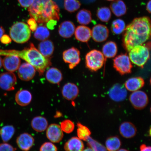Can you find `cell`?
<instances>
[{
    "mask_svg": "<svg viewBox=\"0 0 151 151\" xmlns=\"http://www.w3.org/2000/svg\"><path fill=\"white\" fill-rule=\"evenodd\" d=\"M123 42L128 52L136 46L142 45L150 39L151 21L148 17L136 18L124 30Z\"/></svg>",
    "mask_w": 151,
    "mask_h": 151,
    "instance_id": "obj_1",
    "label": "cell"
},
{
    "mask_svg": "<svg viewBox=\"0 0 151 151\" xmlns=\"http://www.w3.org/2000/svg\"><path fill=\"white\" fill-rule=\"evenodd\" d=\"M0 55L18 56L33 66L40 75H43L47 68L51 65L50 60L41 54L32 43L30 44L29 48L21 51L0 50Z\"/></svg>",
    "mask_w": 151,
    "mask_h": 151,
    "instance_id": "obj_2",
    "label": "cell"
},
{
    "mask_svg": "<svg viewBox=\"0 0 151 151\" xmlns=\"http://www.w3.org/2000/svg\"><path fill=\"white\" fill-rule=\"evenodd\" d=\"M28 11L30 17L40 24L60 19V9L52 0H34L33 4L28 7Z\"/></svg>",
    "mask_w": 151,
    "mask_h": 151,
    "instance_id": "obj_3",
    "label": "cell"
},
{
    "mask_svg": "<svg viewBox=\"0 0 151 151\" xmlns=\"http://www.w3.org/2000/svg\"><path fill=\"white\" fill-rule=\"evenodd\" d=\"M9 35L11 39L15 42L24 43L29 40L31 37V31L27 24L19 22L13 24L11 27Z\"/></svg>",
    "mask_w": 151,
    "mask_h": 151,
    "instance_id": "obj_4",
    "label": "cell"
},
{
    "mask_svg": "<svg viewBox=\"0 0 151 151\" xmlns=\"http://www.w3.org/2000/svg\"><path fill=\"white\" fill-rule=\"evenodd\" d=\"M129 52L131 62L141 68L144 67L150 58V49L146 45H138L134 47Z\"/></svg>",
    "mask_w": 151,
    "mask_h": 151,
    "instance_id": "obj_5",
    "label": "cell"
},
{
    "mask_svg": "<svg viewBox=\"0 0 151 151\" xmlns=\"http://www.w3.org/2000/svg\"><path fill=\"white\" fill-rule=\"evenodd\" d=\"M105 61V57L102 52L97 50L91 51L86 56V67L92 71H96L101 68Z\"/></svg>",
    "mask_w": 151,
    "mask_h": 151,
    "instance_id": "obj_6",
    "label": "cell"
},
{
    "mask_svg": "<svg viewBox=\"0 0 151 151\" xmlns=\"http://www.w3.org/2000/svg\"><path fill=\"white\" fill-rule=\"evenodd\" d=\"M113 66L122 75L131 73L133 67L129 57L126 54H122L116 57L113 60Z\"/></svg>",
    "mask_w": 151,
    "mask_h": 151,
    "instance_id": "obj_7",
    "label": "cell"
},
{
    "mask_svg": "<svg viewBox=\"0 0 151 151\" xmlns=\"http://www.w3.org/2000/svg\"><path fill=\"white\" fill-rule=\"evenodd\" d=\"M129 99L134 108L138 110L144 109L149 102L147 94L141 91L137 90L133 92L130 95Z\"/></svg>",
    "mask_w": 151,
    "mask_h": 151,
    "instance_id": "obj_8",
    "label": "cell"
},
{
    "mask_svg": "<svg viewBox=\"0 0 151 151\" xmlns=\"http://www.w3.org/2000/svg\"><path fill=\"white\" fill-rule=\"evenodd\" d=\"M80 51L75 47H72L63 53V58L66 63L69 64V68L72 69L78 65L81 61Z\"/></svg>",
    "mask_w": 151,
    "mask_h": 151,
    "instance_id": "obj_9",
    "label": "cell"
},
{
    "mask_svg": "<svg viewBox=\"0 0 151 151\" xmlns=\"http://www.w3.org/2000/svg\"><path fill=\"white\" fill-rule=\"evenodd\" d=\"M17 78L14 73L11 72L1 73L0 75V88L7 91L15 89Z\"/></svg>",
    "mask_w": 151,
    "mask_h": 151,
    "instance_id": "obj_10",
    "label": "cell"
},
{
    "mask_svg": "<svg viewBox=\"0 0 151 151\" xmlns=\"http://www.w3.org/2000/svg\"><path fill=\"white\" fill-rule=\"evenodd\" d=\"M109 95L113 101L117 102L123 101L127 98V90L124 85L115 84L109 90Z\"/></svg>",
    "mask_w": 151,
    "mask_h": 151,
    "instance_id": "obj_11",
    "label": "cell"
},
{
    "mask_svg": "<svg viewBox=\"0 0 151 151\" xmlns=\"http://www.w3.org/2000/svg\"><path fill=\"white\" fill-rule=\"evenodd\" d=\"M46 136L52 142L58 143L63 137V133L60 125L52 124L48 126L46 129Z\"/></svg>",
    "mask_w": 151,
    "mask_h": 151,
    "instance_id": "obj_12",
    "label": "cell"
},
{
    "mask_svg": "<svg viewBox=\"0 0 151 151\" xmlns=\"http://www.w3.org/2000/svg\"><path fill=\"white\" fill-rule=\"evenodd\" d=\"M109 35V31L106 26L98 24L94 26L91 31V37L97 42H101L106 40Z\"/></svg>",
    "mask_w": 151,
    "mask_h": 151,
    "instance_id": "obj_13",
    "label": "cell"
},
{
    "mask_svg": "<svg viewBox=\"0 0 151 151\" xmlns=\"http://www.w3.org/2000/svg\"><path fill=\"white\" fill-rule=\"evenodd\" d=\"M35 68L28 63L22 64L18 69V77L21 80L23 81L31 80L35 76Z\"/></svg>",
    "mask_w": 151,
    "mask_h": 151,
    "instance_id": "obj_14",
    "label": "cell"
},
{
    "mask_svg": "<svg viewBox=\"0 0 151 151\" xmlns=\"http://www.w3.org/2000/svg\"><path fill=\"white\" fill-rule=\"evenodd\" d=\"M17 144L19 148L24 151H29L35 143V139L31 135L23 133L19 136L17 139Z\"/></svg>",
    "mask_w": 151,
    "mask_h": 151,
    "instance_id": "obj_15",
    "label": "cell"
},
{
    "mask_svg": "<svg viewBox=\"0 0 151 151\" xmlns=\"http://www.w3.org/2000/svg\"><path fill=\"white\" fill-rule=\"evenodd\" d=\"M6 56L3 60V65L5 69L11 72L18 70L20 65V58L16 55Z\"/></svg>",
    "mask_w": 151,
    "mask_h": 151,
    "instance_id": "obj_16",
    "label": "cell"
},
{
    "mask_svg": "<svg viewBox=\"0 0 151 151\" xmlns=\"http://www.w3.org/2000/svg\"><path fill=\"white\" fill-rule=\"evenodd\" d=\"M79 90L76 85L71 83L66 84L62 88V93L63 97L68 101H73L77 97Z\"/></svg>",
    "mask_w": 151,
    "mask_h": 151,
    "instance_id": "obj_17",
    "label": "cell"
},
{
    "mask_svg": "<svg viewBox=\"0 0 151 151\" xmlns=\"http://www.w3.org/2000/svg\"><path fill=\"white\" fill-rule=\"evenodd\" d=\"M120 134L125 138L130 139L135 136L137 129L135 126L130 122H124L120 124L119 128Z\"/></svg>",
    "mask_w": 151,
    "mask_h": 151,
    "instance_id": "obj_18",
    "label": "cell"
},
{
    "mask_svg": "<svg viewBox=\"0 0 151 151\" xmlns=\"http://www.w3.org/2000/svg\"><path fill=\"white\" fill-rule=\"evenodd\" d=\"M75 30V24L70 21L62 22L58 28V33L62 37L69 38L74 35Z\"/></svg>",
    "mask_w": 151,
    "mask_h": 151,
    "instance_id": "obj_19",
    "label": "cell"
},
{
    "mask_svg": "<svg viewBox=\"0 0 151 151\" xmlns=\"http://www.w3.org/2000/svg\"><path fill=\"white\" fill-rule=\"evenodd\" d=\"M76 38L83 42H87L91 37V31L89 27L84 25L79 26L75 32Z\"/></svg>",
    "mask_w": 151,
    "mask_h": 151,
    "instance_id": "obj_20",
    "label": "cell"
},
{
    "mask_svg": "<svg viewBox=\"0 0 151 151\" xmlns=\"http://www.w3.org/2000/svg\"><path fill=\"white\" fill-rule=\"evenodd\" d=\"M32 96L29 91L26 90H19L15 96V101L17 104L22 106H26L31 103Z\"/></svg>",
    "mask_w": 151,
    "mask_h": 151,
    "instance_id": "obj_21",
    "label": "cell"
},
{
    "mask_svg": "<svg viewBox=\"0 0 151 151\" xmlns=\"http://www.w3.org/2000/svg\"><path fill=\"white\" fill-rule=\"evenodd\" d=\"M84 148L83 141L77 137L71 138L64 145V149L65 151H82Z\"/></svg>",
    "mask_w": 151,
    "mask_h": 151,
    "instance_id": "obj_22",
    "label": "cell"
},
{
    "mask_svg": "<svg viewBox=\"0 0 151 151\" xmlns=\"http://www.w3.org/2000/svg\"><path fill=\"white\" fill-rule=\"evenodd\" d=\"M144 79L141 77L130 78L126 81L124 86L126 89L131 92H134L142 88L145 85Z\"/></svg>",
    "mask_w": 151,
    "mask_h": 151,
    "instance_id": "obj_23",
    "label": "cell"
},
{
    "mask_svg": "<svg viewBox=\"0 0 151 151\" xmlns=\"http://www.w3.org/2000/svg\"><path fill=\"white\" fill-rule=\"evenodd\" d=\"M38 49L41 54L45 57L48 58L53 53L54 46L52 41L46 40L39 43Z\"/></svg>",
    "mask_w": 151,
    "mask_h": 151,
    "instance_id": "obj_24",
    "label": "cell"
},
{
    "mask_svg": "<svg viewBox=\"0 0 151 151\" xmlns=\"http://www.w3.org/2000/svg\"><path fill=\"white\" fill-rule=\"evenodd\" d=\"M46 77L47 81L52 84H58L63 79L61 72L55 68H51L47 70Z\"/></svg>",
    "mask_w": 151,
    "mask_h": 151,
    "instance_id": "obj_25",
    "label": "cell"
},
{
    "mask_svg": "<svg viewBox=\"0 0 151 151\" xmlns=\"http://www.w3.org/2000/svg\"><path fill=\"white\" fill-rule=\"evenodd\" d=\"M32 127L35 131L42 132L46 130L48 127V122L46 118L42 116L34 118L31 122Z\"/></svg>",
    "mask_w": 151,
    "mask_h": 151,
    "instance_id": "obj_26",
    "label": "cell"
},
{
    "mask_svg": "<svg viewBox=\"0 0 151 151\" xmlns=\"http://www.w3.org/2000/svg\"><path fill=\"white\" fill-rule=\"evenodd\" d=\"M110 7L112 12L117 17L123 16L127 12V7L122 0L114 1L111 4Z\"/></svg>",
    "mask_w": 151,
    "mask_h": 151,
    "instance_id": "obj_27",
    "label": "cell"
},
{
    "mask_svg": "<svg viewBox=\"0 0 151 151\" xmlns=\"http://www.w3.org/2000/svg\"><path fill=\"white\" fill-rule=\"evenodd\" d=\"M117 52V46L116 43L113 41H109L103 46L102 53L105 58H114L116 55Z\"/></svg>",
    "mask_w": 151,
    "mask_h": 151,
    "instance_id": "obj_28",
    "label": "cell"
},
{
    "mask_svg": "<svg viewBox=\"0 0 151 151\" xmlns=\"http://www.w3.org/2000/svg\"><path fill=\"white\" fill-rule=\"evenodd\" d=\"M105 145L107 150L117 151L121 146L122 142L118 137H111L107 139Z\"/></svg>",
    "mask_w": 151,
    "mask_h": 151,
    "instance_id": "obj_29",
    "label": "cell"
},
{
    "mask_svg": "<svg viewBox=\"0 0 151 151\" xmlns=\"http://www.w3.org/2000/svg\"><path fill=\"white\" fill-rule=\"evenodd\" d=\"M76 19L79 24L82 25H87L91 22V13L87 9H82L77 13Z\"/></svg>",
    "mask_w": 151,
    "mask_h": 151,
    "instance_id": "obj_30",
    "label": "cell"
},
{
    "mask_svg": "<svg viewBox=\"0 0 151 151\" xmlns=\"http://www.w3.org/2000/svg\"><path fill=\"white\" fill-rule=\"evenodd\" d=\"M15 132V128L13 126H5L0 128V137L4 142H7L12 138Z\"/></svg>",
    "mask_w": 151,
    "mask_h": 151,
    "instance_id": "obj_31",
    "label": "cell"
},
{
    "mask_svg": "<svg viewBox=\"0 0 151 151\" xmlns=\"http://www.w3.org/2000/svg\"><path fill=\"white\" fill-rule=\"evenodd\" d=\"M50 36V32L48 28L44 26H40L36 29L34 37L40 41H44L48 39Z\"/></svg>",
    "mask_w": 151,
    "mask_h": 151,
    "instance_id": "obj_32",
    "label": "cell"
},
{
    "mask_svg": "<svg viewBox=\"0 0 151 151\" xmlns=\"http://www.w3.org/2000/svg\"><path fill=\"white\" fill-rule=\"evenodd\" d=\"M125 22L121 19H116L112 22L111 29L112 32L116 35H120L125 30Z\"/></svg>",
    "mask_w": 151,
    "mask_h": 151,
    "instance_id": "obj_33",
    "label": "cell"
},
{
    "mask_svg": "<svg viewBox=\"0 0 151 151\" xmlns=\"http://www.w3.org/2000/svg\"><path fill=\"white\" fill-rule=\"evenodd\" d=\"M97 16L101 21L105 22H108L111 17L110 9L106 7H101L98 9Z\"/></svg>",
    "mask_w": 151,
    "mask_h": 151,
    "instance_id": "obj_34",
    "label": "cell"
},
{
    "mask_svg": "<svg viewBox=\"0 0 151 151\" xmlns=\"http://www.w3.org/2000/svg\"><path fill=\"white\" fill-rule=\"evenodd\" d=\"M77 135L81 140L86 141L88 137L90 136L91 132L86 126L83 125L80 122L77 124Z\"/></svg>",
    "mask_w": 151,
    "mask_h": 151,
    "instance_id": "obj_35",
    "label": "cell"
},
{
    "mask_svg": "<svg viewBox=\"0 0 151 151\" xmlns=\"http://www.w3.org/2000/svg\"><path fill=\"white\" fill-rule=\"evenodd\" d=\"M81 4L78 0H65V9L70 12H73L80 9Z\"/></svg>",
    "mask_w": 151,
    "mask_h": 151,
    "instance_id": "obj_36",
    "label": "cell"
},
{
    "mask_svg": "<svg viewBox=\"0 0 151 151\" xmlns=\"http://www.w3.org/2000/svg\"><path fill=\"white\" fill-rule=\"evenodd\" d=\"M86 141L88 146L91 148L94 151H107L104 146L90 136L88 137Z\"/></svg>",
    "mask_w": 151,
    "mask_h": 151,
    "instance_id": "obj_37",
    "label": "cell"
},
{
    "mask_svg": "<svg viewBox=\"0 0 151 151\" xmlns=\"http://www.w3.org/2000/svg\"><path fill=\"white\" fill-rule=\"evenodd\" d=\"M60 126L63 132L68 134L72 133L75 128L74 123L70 120L63 121L60 124Z\"/></svg>",
    "mask_w": 151,
    "mask_h": 151,
    "instance_id": "obj_38",
    "label": "cell"
},
{
    "mask_svg": "<svg viewBox=\"0 0 151 151\" xmlns=\"http://www.w3.org/2000/svg\"><path fill=\"white\" fill-rule=\"evenodd\" d=\"M40 151H58V148L52 142H46L41 146Z\"/></svg>",
    "mask_w": 151,
    "mask_h": 151,
    "instance_id": "obj_39",
    "label": "cell"
},
{
    "mask_svg": "<svg viewBox=\"0 0 151 151\" xmlns=\"http://www.w3.org/2000/svg\"><path fill=\"white\" fill-rule=\"evenodd\" d=\"M0 151H16V149L9 143H4L0 144Z\"/></svg>",
    "mask_w": 151,
    "mask_h": 151,
    "instance_id": "obj_40",
    "label": "cell"
},
{
    "mask_svg": "<svg viewBox=\"0 0 151 151\" xmlns=\"http://www.w3.org/2000/svg\"><path fill=\"white\" fill-rule=\"evenodd\" d=\"M27 23L29 28L32 31H35L37 27V22L35 19L31 18L27 21Z\"/></svg>",
    "mask_w": 151,
    "mask_h": 151,
    "instance_id": "obj_41",
    "label": "cell"
},
{
    "mask_svg": "<svg viewBox=\"0 0 151 151\" xmlns=\"http://www.w3.org/2000/svg\"><path fill=\"white\" fill-rule=\"evenodd\" d=\"M18 1L22 7L27 8L33 4L34 0H18Z\"/></svg>",
    "mask_w": 151,
    "mask_h": 151,
    "instance_id": "obj_42",
    "label": "cell"
},
{
    "mask_svg": "<svg viewBox=\"0 0 151 151\" xmlns=\"http://www.w3.org/2000/svg\"><path fill=\"white\" fill-rule=\"evenodd\" d=\"M1 42L4 44H7L10 43L11 41V39L8 35H4L1 37Z\"/></svg>",
    "mask_w": 151,
    "mask_h": 151,
    "instance_id": "obj_43",
    "label": "cell"
},
{
    "mask_svg": "<svg viewBox=\"0 0 151 151\" xmlns=\"http://www.w3.org/2000/svg\"><path fill=\"white\" fill-rule=\"evenodd\" d=\"M57 22V21L55 20H50L47 23V27L50 29H52L54 28V26L56 25Z\"/></svg>",
    "mask_w": 151,
    "mask_h": 151,
    "instance_id": "obj_44",
    "label": "cell"
},
{
    "mask_svg": "<svg viewBox=\"0 0 151 151\" xmlns=\"http://www.w3.org/2000/svg\"><path fill=\"white\" fill-rule=\"evenodd\" d=\"M140 151H151L150 146H147L146 145L142 144L140 147Z\"/></svg>",
    "mask_w": 151,
    "mask_h": 151,
    "instance_id": "obj_45",
    "label": "cell"
},
{
    "mask_svg": "<svg viewBox=\"0 0 151 151\" xmlns=\"http://www.w3.org/2000/svg\"><path fill=\"white\" fill-rule=\"evenodd\" d=\"M151 0H150V1H148V3L147 5L146 8L147 11L148 12L150 13H151Z\"/></svg>",
    "mask_w": 151,
    "mask_h": 151,
    "instance_id": "obj_46",
    "label": "cell"
},
{
    "mask_svg": "<svg viewBox=\"0 0 151 151\" xmlns=\"http://www.w3.org/2000/svg\"><path fill=\"white\" fill-rule=\"evenodd\" d=\"M5 33V30L4 28L0 26V39L4 35Z\"/></svg>",
    "mask_w": 151,
    "mask_h": 151,
    "instance_id": "obj_47",
    "label": "cell"
},
{
    "mask_svg": "<svg viewBox=\"0 0 151 151\" xmlns=\"http://www.w3.org/2000/svg\"><path fill=\"white\" fill-rule=\"evenodd\" d=\"M82 151H94L90 147H88V148H86L85 150H84Z\"/></svg>",
    "mask_w": 151,
    "mask_h": 151,
    "instance_id": "obj_48",
    "label": "cell"
},
{
    "mask_svg": "<svg viewBox=\"0 0 151 151\" xmlns=\"http://www.w3.org/2000/svg\"><path fill=\"white\" fill-rule=\"evenodd\" d=\"M3 65V60H2V58H1V57L0 56V69L2 67V66Z\"/></svg>",
    "mask_w": 151,
    "mask_h": 151,
    "instance_id": "obj_49",
    "label": "cell"
},
{
    "mask_svg": "<svg viewBox=\"0 0 151 151\" xmlns=\"http://www.w3.org/2000/svg\"><path fill=\"white\" fill-rule=\"evenodd\" d=\"M117 151H128V150H126V149H119V150Z\"/></svg>",
    "mask_w": 151,
    "mask_h": 151,
    "instance_id": "obj_50",
    "label": "cell"
},
{
    "mask_svg": "<svg viewBox=\"0 0 151 151\" xmlns=\"http://www.w3.org/2000/svg\"><path fill=\"white\" fill-rule=\"evenodd\" d=\"M106 1H114V0H106Z\"/></svg>",
    "mask_w": 151,
    "mask_h": 151,
    "instance_id": "obj_51",
    "label": "cell"
}]
</instances>
